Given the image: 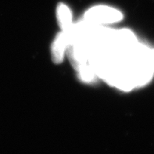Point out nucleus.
Segmentation results:
<instances>
[{
	"mask_svg": "<svg viewBox=\"0 0 154 154\" xmlns=\"http://www.w3.org/2000/svg\"><path fill=\"white\" fill-rule=\"evenodd\" d=\"M122 18L123 15L119 10L106 6H94L85 14V20L96 25L117 23Z\"/></svg>",
	"mask_w": 154,
	"mask_h": 154,
	"instance_id": "1",
	"label": "nucleus"
},
{
	"mask_svg": "<svg viewBox=\"0 0 154 154\" xmlns=\"http://www.w3.org/2000/svg\"><path fill=\"white\" fill-rule=\"evenodd\" d=\"M78 71V75L82 81L85 82H92L96 79V76H97L94 71L92 66L87 63L82 65L77 69Z\"/></svg>",
	"mask_w": 154,
	"mask_h": 154,
	"instance_id": "4",
	"label": "nucleus"
},
{
	"mask_svg": "<svg viewBox=\"0 0 154 154\" xmlns=\"http://www.w3.org/2000/svg\"><path fill=\"white\" fill-rule=\"evenodd\" d=\"M152 62L154 63V49H152Z\"/></svg>",
	"mask_w": 154,
	"mask_h": 154,
	"instance_id": "5",
	"label": "nucleus"
},
{
	"mask_svg": "<svg viewBox=\"0 0 154 154\" xmlns=\"http://www.w3.org/2000/svg\"><path fill=\"white\" fill-rule=\"evenodd\" d=\"M68 44L69 37L66 32L63 31L57 35L51 47V54L53 62L56 63L62 62Z\"/></svg>",
	"mask_w": 154,
	"mask_h": 154,
	"instance_id": "2",
	"label": "nucleus"
},
{
	"mask_svg": "<svg viewBox=\"0 0 154 154\" xmlns=\"http://www.w3.org/2000/svg\"><path fill=\"white\" fill-rule=\"evenodd\" d=\"M57 16L59 24L62 28L63 31L67 32L72 27V14L68 6L63 3L57 6Z\"/></svg>",
	"mask_w": 154,
	"mask_h": 154,
	"instance_id": "3",
	"label": "nucleus"
}]
</instances>
